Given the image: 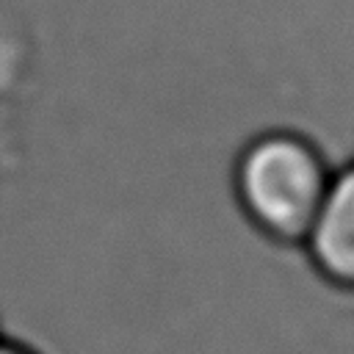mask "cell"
<instances>
[{"mask_svg":"<svg viewBox=\"0 0 354 354\" xmlns=\"http://www.w3.org/2000/svg\"><path fill=\"white\" fill-rule=\"evenodd\" d=\"M335 166L315 138L293 127H268L235 155L230 183L241 216L257 235L279 246H301Z\"/></svg>","mask_w":354,"mask_h":354,"instance_id":"1","label":"cell"},{"mask_svg":"<svg viewBox=\"0 0 354 354\" xmlns=\"http://www.w3.org/2000/svg\"><path fill=\"white\" fill-rule=\"evenodd\" d=\"M301 249L326 285L354 293V160L335 166L329 191Z\"/></svg>","mask_w":354,"mask_h":354,"instance_id":"2","label":"cell"},{"mask_svg":"<svg viewBox=\"0 0 354 354\" xmlns=\"http://www.w3.org/2000/svg\"><path fill=\"white\" fill-rule=\"evenodd\" d=\"M0 354H39V351L30 348L28 343H19V340H14V337L0 335Z\"/></svg>","mask_w":354,"mask_h":354,"instance_id":"3","label":"cell"},{"mask_svg":"<svg viewBox=\"0 0 354 354\" xmlns=\"http://www.w3.org/2000/svg\"><path fill=\"white\" fill-rule=\"evenodd\" d=\"M0 335H3V329H0Z\"/></svg>","mask_w":354,"mask_h":354,"instance_id":"4","label":"cell"}]
</instances>
